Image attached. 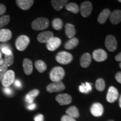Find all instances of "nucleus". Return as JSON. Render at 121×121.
<instances>
[{"mask_svg": "<svg viewBox=\"0 0 121 121\" xmlns=\"http://www.w3.org/2000/svg\"><path fill=\"white\" fill-rule=\"evenodd\" d=\"M110 22L112 24L116 25L121 22V10H116L111 13L109 16Z\"/></svg>", "mask_w": 121, "mask_h": 121, "instance_id": "15", "label": "nucleus"}, {"mask_svg": "<svg viewBox=\"0 0 121 121\" xmlns=\"http://www.w3.org/2000/svg\"><path fill=\"white\" fill-rule=\"evenodd\" d=\"M49 22L45 17H39L34 20L31 24V28L34 30H42L45 29L49 26Z\"/></svg>", "mask_w": 121, "mask_h": 121, "instance_id": "2", "label": "nucleus"}, {"mask_svg": "<svg viewBox=\"0 0 121 121\" xmlns=\"http://www.w3.org/2000/svg\"><path fill=\"white\" fill-rule=\"evenodd\" d=\"M35 121H44V116L42 114H38L35 116L34 118Z\"/></svg>", "mask_w": 121, "mask_h": 121, "instance_id": "37", "label": "nucleus"}, {"mask_svg": "<svg viewBox=\"0 0 121 121\" xmlns=\"http://www.w3.org/2000/svg\"><path fill=\"white\" fill-rule=\"evenodd\" d=\"M65 89V85L62 81L51 83L48 85L46 87L47 91L50 93L60 92L64 90Z\"/></svg>", "mask_w": 121, "mask_h": 121, "instance_id": "6", "label": "nucleus"}, {"mask_svg": "<svg viewBox=\"0 0 121 121\" xmlns=\"http://www.w3.org/2000/svg\"><path fill=\"white\" fill-rule=\"evenodd\" d=\"M14 57L13 52L9 55H4V63L7 66H10L13 63Z\"/></svg>", "mask_w": 121, "mask_h": 121, "instance_id": "31", "label": "nucleus"}, {"mask_svg": "<svg viewBox=\"0 0 121 121\" xmlns=\"http://www.w3.org/2000/svg\"><path fill=\"white\" fill-rule=\"evenodd\" d=\"M3 63H4V60L2 58H0V66H1Z\"/></svg>", "mask_w": 121, "mask_h": 121, "instance_id": "44", "label": "nucleus"}, {"mask_svg": "<svg viewBox=\"0 0 121 121\" xmlns=\"http://www.w3.org/2000/svg\"><path fill=\"white\" fill-rule=\"evenodd\" d=\"M39 94V90L38 89H34L31 90L25 96V100L29 104H32L34 102V99Z\"/></svg>", "mask_w": 121, "mask_h": 121, "instance_id": "22", "label": "nucleus"}, {"mask_svg": "<svg viewBox=\"0 0 121 121\" xmlns=\"http://www.w3.org/2000/svg\"><path fill=\"white\" fill-rule=\"evenodd\" d=\"M113 121V120H112V119H110V120H109V121Z\"/></svg>", "mask_w": 121, "mask_h": 121, "instance_id": "47", "label": "nucleus"}, {"mask_svg": "<svg viewBox=\"0 0 121 121\" xmlns=\"http://www.w3.org/2000/svg\"><path fill=\"white\" fill-rule=\"evenodd\" d=\"M119 107H120V108H121V95L120 97H119Z\"/></svg>", "mask_w": 121, "mask_h": 121, "instance_id": "43", "label": "nucleus"}, {"mask_svg": "<svg viewBox=\"0 0 121 121\" xmlns=\"http://www.w3.org/2000/svg\"><path fill=\"white\" fill-rule=\"evenodd\" d=\"M66 9L68 11L72 12L74 13H78L80 11V8L76 4L73 2L69 3L66 5Z\"/></svg>", "mask_w": 121, "mask_h": 121, "instance_id": "27", "label": "nucleus"}, {"mask_svg": "<svg viewBox=\"0 0 121 121\" xmlns=\"http://www.w3.org/2000/svg\"><path fill=\"white\" fill-rule=\"evenodd\" d=\"M6 8L5 6L2 4H0V16L4 15L6 13Z\"/></svg>", "mask_w": 121, "mask_h": 121, "instance_id": "34", "label": "nucleus"}, {"mask_svg": "<svg viewBox=\"0 0 121 121\" xmlns=\"http://www.w3.org/2000/svg\"><path fill=\"white\" fill-rule=\"evenodd\" d=\"M118 2H121V0H119Z\"/></svg>", "mask_w": 121, "mask_h": 121, "instance_id": "48", "label": "nucleus"}, {"mask_svg": "<svg viewBox=\"0 0 121 121\" xmlns=\"http://www.w3.org/2000/svg\"><path fill=\"white\" fill-rule=\"evenodd\" d=\"M15 85L16 87H22V83H21L20 81H19V80H16L14 81Z\"/></svg>", "mask_w": 121, "mask_h": 121, "instance_id": "40", "label": "nucleus"}, {"mask_svg": "<svg viewBox=\"0 0 121 121\" xmlns=\"http://www.w3.org/2000/svg\"><path fill=\"white\" fill-rule=\"evenodd\" d=\"M65 75V70L63 68L60 66L54 67L49 73L50 78L53 82L61 81V80L64 78Z\"/></svg>", "mask_w": 121, "mask_h": 121, "instance_id": "1", "label": "nucleus"}, {"mask_svg": "<svg viewBox=\"0 0 121 121\" xmlns=\"http://www.w3.org/2000/svg\"><path fill=\"white\" fill-rule=\"evenodd\" d=\"M61 121H76L74 118L69 117L67 115H64L61 118Z\"/></svg>", "mask_w": 121, "mask_h": 121, "instance_id": "33", "label": "nucleus"}, {"mask_svg": "<svg viewBox=\"0 0 121 121\" xmlns=\"http://www.w3.org/2000/svg\"><path fill=\"white\" fill-rule=\"evenodd\" d=\"M90 112L95 117H100L104 112L103 106L99 103H95L91 107Z\"/></svg>", "mask_w": 121, "mask_h": 121, "instance_id": "12", "label": "nucleus"}, {"mask_svg": "<svg viewBox=\"0 0 121 121\" xmlns=\"http://www.w3.org/2000/svg\"><path fill=\"white\" fill-rule=\"evenodd\" d=\"M93 57L95 61L103 62L107 60L108 54L105 51L102 49H96L93 53Z\"/></svg>", "mask_w": 121, "mask_h": 121, "instance_id": "10", "label": "nucleus"}, {"mask_svg": "<svg viewBox=\"0 0 121 121\" xmlns=\"http://www.w3.org/2000/svg\"><path fill=\"white\" fill-rule=\"evenodd\" d=\"M12 37V33L7 29H2L0 30V42H6L10 40Z\"/></svg>", "mask_w": 121, "mask_h": 121, "instance_id": "17", "label": "nucleus"}, {"mask_svg": "<svg viewBox=\"0 0 121 121\" xmlns=\"http://www.w3.org/2000/svg\"><path fill=\"white\" fill-rule=\"evenodd\" d=\"M61 44V40L57 37L52 38L47 43V48L50 51H54L56 50Z\"/></svg>", "mask_w": 121, "mask_h": 121, "instance_id": "13", "label": "nucleus"}, {"mask_svg": "<svg viewBox=\"0 0 121 121\" xmlns=\"http://www.w3.org/2000/svg\"><path fill=\"white\" fill-rule=\"evenodd\" d=\"M10 17L9 15H4L0 17V29L7 25L10 22Z\"/></svg>", "mask_w": 121, "mask_h": 121, "instance_id": "32", "label": "nucleus"}, {"mask_svg": "<svg viewBox=\"0 0 121 121\" xmlns=\"http://www.w3.org/2000/svg\"><path fill=\"white\" fill-rule=\"evenodd\" d=\"M78 40L76 38H72L70 39L68 41L67 43L65 44V49L68 50H71L72 49H74L75 47H76L78 44Z\"/></svg>", "mask_w": 121, "mask_h": 121, "instance_id": "25", "label": "nucleus"}, {"mask_svg": "<svg viewBox=\"0 0 121 121\" xmlns=\"http://www.w3.org/2000/svg\"><path fill=\"white\" fill-rule=\"evenodd\" d=\"M119 67H120V68L121 69V62L119 63Z\"/></svg>", "mask_w": 121, "mask_h": 121, "instance_id": "46", "label": "nucleus"}, {"mask_svg": "<svg viewBox=\"0 0 121 121\" xmlns=\"http://www.w3.org/2000/svg\"><path fill=\"white\" fill-rule=\"evenodd\" d=\"M105 87V81L102 78H99L95 82V88L99 91H102L104 90Z\"/></svg>", "mask_w": 121, "mask_h": 121, "instance_id": "29", "label": "nucleus"}, {"mask_svg": "<svg viewBox=\"0 0 121 121\" xmlns=\"http://www.w3.org/2000/svg\"><path fill=\"white\" fill-rule=\"evenodd\" d=\"M67 116L72 118H78L79 117L80 114L78 109L75 106H71L67 109L66 112Z\"/></svg>", "mask_w": 121, "mask_h": 121, "instance_id": "24", "label": "nucleus"}, {"mask_svg": "<svg viewBox=\"0 0 121 121\" xmlns=\"http://www.w3.org/2000/svg\"><path fill=\"white\" fill-rule=\"evenodd\" d=\"M24 71L26 75H30L33 72V63L32 61L28 58L24 59L23 60Z\"/></svg>", "mask_w": 121, "mask_h": 121, "instance_id": "19", "label": "nucleus"}, {"mask_svg": "<svg viewBox=\"0 0 121 121\" xmlns=\"http://www.w3.org/2000/svg\"><path fill=\"white\" fill-rule=\"evenodd\" d=\"M115 60H116V61L121 62V52L119 53L117 55H116V56L115 57Z\"/></svg>", "mask_w": 121, "mask_h": 121, "instance_id": "41", "label": "nucleus"}, {"mask_svg": "<svg viewBox=\"0 0 121 121\" xmlns=\"http://www.w3.org/2000/svg\"><path fill=\"white\" fill-rule=\"evenodd\" d=\"M105 44L107 49L110 52H114L117 48V41L116 38L112 35H109L105 38Z\"/></svg>", "mask_w": 121, "mask_h": 121, "instance_id": "7", "label": "nucleus"}, {"mask_svg": "<svg viewBox=\"0 0 121 121\" xmlns=\"http://www.w3.org/2000/svg\"><path fill=\"white\" fill-rule=\"evenodd\" d=\"M0 58H2V54H1V52H0Z\"/></svg>", "mask_w": 121, "mask_h": 121, "instance_id": "45", "label": "nucleus"}, {"mask_svg": "<svg viewBox=\"0 0 121 121\" xmlns=\"http://www.w3.org/2000/svg\"><path fill=\"white\" fill-rule=\"evenodd\" d=\"M118 96L119 93L117 89L113 86H110L108 89L106 98H107V102L112 103L117 100Z\"/></svg>", "mask_w": 121, "mask_h": 121, "instance_id": "9", "label": "nucleus"}, {"mask_svg": "<svg viewBox=\"0 0 121 121\" xmlns=\"http://www.w3.org/2000/svg\"><path fill=\"white\" fill-rule=\"evenodd\" d=\"M4 73H5L4 72L0 71V82H1V81H2L3 77H4Z\"/></svg>", "mask_w": 121, "mask_h": 121, "instance_id": "42", "label": "nucleus"}, {"mask_svg": "<svg viewBox=\"0 0 121 121\" xmlns=\"http://www.w3.org/2000/svg\"><path fill=\"white\" fill-rule=\"evenodd\" d=\"M35 108H36V105H35V104H34V103L30 104L28 106V109L29 110H34L35 109Z\"/></svg>", "mask_w": 121, "mask_h": 121, "instance_id": "39", "label": "nucleus"}, {"mask_svg": "<svg viewBox=\"0 0 121 121\" xmlns=\"http://www.w3.org/2000/svg\"><path fill=\"white\" fill-rule=\"evenodd\" d=\"M1 51L4 54V55H9L12 53L11 50L7 48H3L1 49Z\"/></svg>", "mask_w": 121, "mask_h": 121, "instance_id": "35", "label": "nucleus"}, {"mask_svg": "<svg viewBox=\"0 0 121 121\" xmlns=\"http://www.w3.org/2000/svg\"><path fill=\"white\" fill-rule=\"evenodd\" d=\"M52 26L55 30H60L63 28V22L60 19L56 18L52 22Z\"/></svg>", "mask_w": 121, "mask_h": 121, "instance_id": "30", "label": "nucleus"}, {"mask_svg": "<svg viewBox=\"0 0 121 121\" xmlns=\"http://www.w3.org/2000/svg\"><path fill=\"white\" fill-rule=\"evenodd\" d=\"M30 43V39L25 35L19 36L16 39L15 45L17 49L20 51H23L27 48Z\"/></svg>", "mask_w": 121, "mask_h": 121, "instance_id": "4", "label": "nucleus"}, {"mask_svg": "<svg viewBox=\"0 0 121 121\" xmlns=\"http://www.w3.org/2000/svg\"><path fill=\"white\" fill-rule=\"evenodd\" d=\"M16 2L20 9L27 10L32 6L34 1L33 0H17Z\"/></svg>", "mask_w": 121, "mask_h": 121, "instance_id": "16", "label": "nucleus"}, {"mask_svg": "<svg viewBox=\"0 0 121 121\" xmlns=\"http://www.w3.org/2000/svg\"><path fill=\"white\" fill-rule=\"evenodd\" d=\"M4 93H5L6 94H7L8 95H11L12 94V92H13V91H12L11 89L10 88H9V87H5V88H4Z\"/></svg>", "mask_w": 121, "mask_h": 121, "instance_id": "38", "label": "nucleus"}, {"mask_svg": "<svg viewBox=\"0 0 121 121\" xmlns=\"http://www.w3.org/2000/svg\"><path fill=\"white\" fill-rule=\"evenodd\" d=\"M65 34L69 38H72L76 34L75 26L71 24H66L65 25Z\"/></svg>", "mask_w": 121, "mask_h": 121, "instance_id": "23", "label": "nucleus"}, {"mask_svg": "<svg viewBox=\"0 0 121 121\" xmlns=\"http://www.w3.org/2000/svg\"><path fill=\"white\" fill-rule=\"evenodd\" d=\"M92 10H93V5L89 1H84L81 4V7H80V11L83 17H88L91 13Z\"/></svg>", "mask_w": 121, "mask_h": 121, "instance_id": "8", "label": "nucleus"}, {"mask_svg": "<svg viewBox=\"0 0 121 121\" xmlns=\"http://www.w3.org/2000/svg\"><path fill=\"white\" fill-rule=\"evenodd\" d=\"M56 100L60 105H65L72 102V97L67 94H60L56 96Z\"/></svg>", "mask_w": 121, "mask_h": 121, "instance_id": "11", "label": "nucleus"}, {"mask_svg": "<svg viewBox=\"0 0 121 121\" xmlns=\"http://www.w3.org/2000/svg\"><path fill=\"white\" fill-rule=\"evenodd\" d=\"M69 2L67 0H52L51 1V4L53 7L54 9L56 11H60L62 10L64 6Z\"/></svg>", "mask_w": 121, "mask_h": 121, "instance_id": "21", "label": "nucleus"}, {"mask_svg": "<svg viewBox=\"0 0 121 121\" xmlns=\"http://www.w3.org/2000/svg\"><path fill=\"white\" fill-rule=\"evenodd\" d=\"M56 60L57 62L60 64L67 65L71 62L73 60V56L69 52L62 51L57 54L56 57Z\"/></svg>", "mask_w": 121, "mask_h": 121, "instance_id": "3", "label": "nucleus"}, {"mask_svg": "<svg viewBox=\"0 0 121 121\" xmlns=\"http://www.w3.org/2000/svg\"><path fill=\"white\" fill-rule=\"evenodd\" d=\"M92 90L91 84L89 82L82 83L79 86V90L81 93L87 94Z\"/></svg>", "mask_w": 121, "mask_h": 121, "instance_id": "28", "label": "nucleus"}, {"mask_svg": "<svg viewBox=\"0 0 121 121\" xmlns=\"http://www.w3.org/2000/svg\"><path fill=\"white\" fill-rule=\"evenodd\" d=\"M15 72L13 70H8L4 73L1 81L2 85L4 87L10 86L15 81Z\"/></svg>", "mask_w": 121, "mask_h": 121, "instance_id": "5", "label": "nucleus"}, {"mask_svg": "<svg viewBox=\"0 0 121 121\" xmlns=\"http://www.w3.org/2000/svg\"><path fill=\"white\" fill-rule=\"evenodd\" d=\"M116 80H117L118 82L121 84V72H118L116 73V76H115Z\"/></svg>", "mask_w": 121, "mask_h": 121, "instance_id": "36", "label": "nucleus"}, {"mask_svg": "<svg viewBox=\"0 0 121 121\" xmlns=\"http://www.w3.org/2000/svg\"><path fill=\"white\" fill-rule=\"evenodd\" d=\"M35 68L39 72L43 73L47 69V65L42 60H38L35 62Z\"/></svg>", "mask_w": 121, "mask_h": 121, "instance_id": "26", "label": "nucleus"}, {"mask_svg": "<svg viewBox=\"0 0 121 121\" xmlns=\"http://www.w3.org/2000/svg\"><path fill=\"white\" fill-rule=\"evenodd\" d=\"M110 13H111V12H110V10L108 9H105L103 10L98 17V22L101 24L105 23L107 19L110 16Z\"/></svg>", "mask_w": 121, "mask_h": 121, "instance_id": "20", "label": "nucleus"}, {"mask_svg": "<svg viewBox=\"0 0 121 121\" xmlns=\"http://www.w3.org/2000/svg\"><path fill=\"white\" fill-rule=\"evenodd\" d=\"M91 62V56L89 53H85L80 59V65L83 68H87Z\"/></svg>", "mask_w": 121, "mask_h": 121, "instance_id": "18", "label": "nucleus"}, {"mask_svg": "<svg viewBox=\"0 0 121 121\" xmlns=\"http://www.w3.org/2000/svg\"><path fill=\"white\" fill-rule=\"evenodd\" d=\"M53 37V33L51 31H46L40 33L38 36L37 39L40 43H47Z\"/></svg>", "mask_w": 121, "mask_h": 121, "instance_id": "14", "label": "nucleus"}]
</instances>
